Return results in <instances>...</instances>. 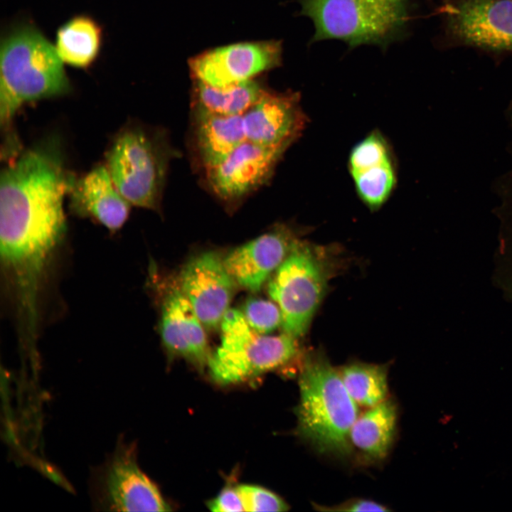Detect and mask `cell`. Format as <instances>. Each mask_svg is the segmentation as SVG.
<instances>
[{"label":"cell","instance_id":"6da1fadb","mask_svg":"<svg viewBox=\"0 0 512 512\" xmlns=\"http://www.w3.org/2000/svg\"><path fill=\"white\" fill-rule=\"evenodd\" d=\"M75 181L52 140L17 155L1 171V266L21 319L40 316L45 277L67 231L64 198Z\"/></svg>","mask_w":512,"mask_h":512},{"label":"cell","instance_id":"7a4b0ae2","mask_svg":"<svg viewBox=\"0 0 512 512\" xmlns=\"http://www.w3.org/2000/svg\"><path fill=\"white\" fill-rule=\"evenodd\" d=\"M298 384L297 434L321 453L350 455V432L359 412L338 370L324 353H308L302 363Z\"/></svg>","mask_w":512,"mask_h":512},{"label":"cell","instance_id":"3957f363","mask_svg":"<svg viewBox=\"0 0 512 512\" xmlns=\"http://www.w3.org/2000/svg\"><path fill=\"white\" fill-rule=\"evenodd\" d=\"M0 114L9 129L25 102L58 97L70 84L55 46L33 25L11 28L1 42Z\"/></svg>","mask_w":512,"mask_h":512},{"label":"cell","instance_id":"277c9868","mask_svg":"<svg viewBox=\"0 0 512 512\" xmlns=\"http://www.w3.org/2000/svg\"><path fill=\"white\" fill-rule=\"evenodd\" d=\"M220 343L207 366L218 383H238L280 368L297 356V338L284 333L262 334L247 322L242 311L229 309L221 322Z\"/></svg>","mask_w":512,"mask_h":512},{"label":"cell","instance_id":"5b68a950","mask_svg":"<svg viewBox=\"0 0 512 512\" xmlns=\"http://www.w3.org/2000/svg\"><path fill=\"white\" fill-rule=\"evenodd\" d=\"M331 273L324 251L305 242H294L267 284L270 298L281 311L284 334L297 339L306 334Z\"/></svg>","mask_w":512,"mask_h":512},{"label":"cell","instance_id":"8992f818","mask_svg":"<svg viewBox=\"0 0 512 512\" xmlns=\"http://www.w3.org/2000/svg\"><path fill=\"white\" fill-rule=\"evenodd\" d=\"M302 14L314 22V40L351 46L385 41L406 17L402 0H302Z\"/></svg>","mask_w":512,"mask_h":512},{"label":"cell","instance_id":"52a82bcc","mask_svg":"<svg viewBox=\"0 0 512 512\" xmlns=\"http://www.w3.org/2000/svg\"><path fill=\"white\" fill-rule=\"evenodd\" d=\"M106 167L115 187L130 204L157 208L166 172V156L153 134L141 126L124 128L108 150Z\"/></svg>","mask_w":512,"mask_h":512},{"label":"cell","instance_id":"ba28073f","mask_svg":"<svg viewBox=\"0 0 512 512\" xmlns=\"http://www.w3.org/2000/svg\"><path fill=\"white\" fill-rule=\"evenodd\" d=\"M92 506L97 511H167L160 490L140 469L137 444L120 437L114 449L92 469Z\"/></svg>","mask_w":512,"mask_h":512},{"label":"cell","instance_id":"9c48e42d","mask_svg":"<svg viewBox=\"0 0 512 512\" xmlns=\"http://www.w3.org/2000/svg\"><path fill=\"white\" fill-rule=\"evenodd\" d=\"M447 25L457 41L512 51V0H448Z\"/></svg>","mask_w":512,"mask_h":512},{"label":"cell","instance_id":"30bf717a","mask_svg":"<svg viewBox=\"0 0 512 512\" xmlns=\"http://www.w3.org/2000/svg\"><path fill=\"white\" fill-rule=\"evenodd\" d=\"M281 46L276 41L240 43L206 51L189 63L195 80L224 87L251 80L278 65Z\"/></svg>","mask_w":512,"mask_h":512},{"label":"cell","instance_id":"8fae6325","mask_svg":"<svg viewBox=\"0 0 512 512\" xmlns=\"http://www.w3.org/2000/svg\"><path fill=\"white\" fill-rule=\"evenodd\" d=\"M235 282L223 258L213 251L191 258L183 268L178 287L205 327L220 324L229 309Z\"/></svg>","mask_w":512,"mask_h":512},{"label":"cell","instance_id":"7c38bea8","mask_svg":"<svg viewBox=\"0 0 512 512\" xmlns=\"http://www.w3.org/2000/svg\"><path fill=\"white\" fill-rule=\"evenodd\" d=\"M285 150L246 139L217 164L206 169L209 185L224 200L240 198L267 180Z\"/></svg>","mask_w":512,"mask_h":512},{"label":"cell","instance_id":"4fadbf2b","mask_svg":"<svg viewBox=\"0 0 512 512\" xmlns=\"http://www.w3.org/2000/svg\"><path fill=\"white\" fill-rule=\"evenodd\" d=\"M159 333L167 351L203 368L210 353L204 326L178 285L161 289Z\"/></svg>","mask_w":512,"mask_h":512},{"label":"cell","instance_id":"5bb4252c","mask_svg":"<svg viewBox=\"0 0 512 512\" xmlns=\"http://www.w3.org/2000/svg\"><path fill=\"white\" fill-rule=\"evenodd\" d=\"M242 118L247 140L284 149L300 134L306 122L299 96L292 92L264 91Z\"/></svg>","mask_w":512,"mask_h":512},{"label":"cell","instance_id":"9a60e30c","mask_svg":"<svg viewBox=\"0 0 512 512\" xmlns=\"http://www.w3.org/2000/svg\"><path fill=\"white\" fill-rule=\"evenodd\" d=\"M297 240L286 228H279L241 245L224 258V264L236 284L258 292L284 262Z\"/></svg>","mask_w":512,"mask_h":512},{"label":"cell","instance_id":"2e32d148","mask_svg":"<svg viewBox=\"0 0 512 512\" xmlns=\"http://www.w3.org/2000/svg\"><path fill=\"white\" fill-rule=\"evenodd\" d=\"M70 193L75 213L92 218L112 232L127 220L130 203L115 187L106 166H98L75 180Z\"/></svg>","mask_w":512,"mask_h":512},{"label":"cell","instance_id":"e0dca14e","mask_svg":"<svg viewBox=\"0 0 512 512\" xmlns=\"http://www.w3.org/2000/svg\"><path fill=\"white\" fill-rule=\"evenodd\" d=\"M397 407L385 399L359 415L350 432L352 451L363 463L383 460L388 454L395 434Z\"/></svg>","mask_w":512,"mask_h":512},{"label":"cell","instance_id":"ac0fdd59","mask_svg":"<svg viewBox=\"0 0 512 512\" xmlns=\"http://www.w3.org/2000/svg\"><path fill=\"white\" fill-rule=\"evenodd\" d=\"M196 122L198 148L206 169L246 140L242 115H221L198 107Z\"/></svg>","mask_w":512,"mask_h":512},{"label":"cell","instance_id":"d6986e66","mask_svg":"<svg viewBox=\"0 0 512 512\" xmlns=\"http://www.w3.org/2000/svg\"><path fill=\"white\" fill-rule=\"evenodd\" d=\"M100 25L87 16L71 18L58 30L55 48L63 63L87 68L97 59L102 46Z\"/></svg>","mask_w":512,"mask_h":512},{"label":"cell","instance_id":"ffe728a7","mask_svg":"<svg viewBox=\"0 0 512 512\" xmlns=\"http://www.w3.org/2000/svg\"><path fill=\"white\" fill-rule=\"evenodd\" d=\"M264 91L252 80L224 87H213L196 80L195 88L198 107L226 116L243 115Z\"/></svg>","mask_w":512,"mask_h":512},{"label":"cell","instance_id":"44dd1931","mask_svg":"<svg viewBox=\"0 0 512 512\" xmlns=\"http://www.w3.org/2000/svg\"><path fill=\"white\" fill-rule=\"evenodd\" d=\"M388 366L352 363L342 366L339 374L353 400L357 405L371 407L386 399Z\"/></svg>","mask_w":512,"mask_h":512},{"label":"cell","instance_id":"7402d4cb","mask_svg":"<svg viewBox=\"0 0 512 512\" xmlns=\"http://www.w3.org/2000/svg\"><path fill=\"white\" fill-rule=\"evenodd\" d=\"M352 176L359 196L372 208L386 201L395 183L391 161L352 174Z\"/></svg>","mask_w":512,"mask_h":512},{"label":"cell","instance_id":"603a6c76","mask_svg":"<svg viewBox=\"0 0 512 512\" xmlns=\"http://www.w3.org/2000/svg\"><path fill=\"white\" fill-rule=\"evenodd\" d=\"M390 161L387 143L378 132H373L358 143L349 156L352 174Z\"/></svg>","mask_w":512,"mask_h":512},{"label":"cell","instance_id":"cb8c5ba5","mask_svg":"<svg viewBox=\"0 0 512 512\" xmlns=\"http://www.w3.org/2000/svg\"><path fill=\"white\" fill-rule=\"evenodd\" d=\"M242 313L248 324L262 334H270L282 325L281 311L274 302L249 299L244 305Z\"/></svg>","mask_w":512,"mask_h":512},{"label":"cell","instance_id":"d4e9b609","mask_svg":"<svg viewBox=\"0 0 512 512\" xmlns=\"http://www.w3.org/2000/svg\"><path fill=\"white\" fill-rule=\"evenodd\" d=\"M245 511H286L289 506L273 492L254 485L237 486Z\"/></svg>","mask_w":512,"mask_h":512},{"label":"cell","instance_id":"484cf974","mask_svg":"<svg viewBox=\"0 0 512 512\" xmlns=\"http://www.w3.org/2000/svg\"><path fill=\"white\" fill-rule=\"evenodd\" d=\"M208 507L216 512L245 511L244 504L237 487H226L208 503Z\"/></svg>","mask_w":512,"mask_h":512},{"label":"cell","instance_id":"4316f807","mask_svg":"<svg viewBox=\"0 0 512 512\" xmlns=\"http://www.w3.org/2000/svg\"><path fill=\"white\" fill-rule=\"evenodd\" d=\"M314 508L320 511H390V509L372 500L352 498L339 504L326 506L313 503Z\"/></svg>","mask_w":512,"mask_h":512},{"label":"cell","instance_id":"83f0119b","mask_svg":"<svg viewBox=\"0 0 512 512\" xmlns=\"http://www.w3.org/2000/svg\"><path fill=\"white\" fill-rule=\"evenodd\" d=\"M446 1H447L448 0H446Z\"/></svg>","mask_w":512,"mask_h":512}]
</instances>
